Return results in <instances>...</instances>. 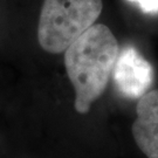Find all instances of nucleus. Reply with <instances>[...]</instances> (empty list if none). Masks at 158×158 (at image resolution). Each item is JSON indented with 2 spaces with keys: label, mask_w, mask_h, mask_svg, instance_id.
Masks as SVG:
<instances>
[{
  "label": "nucleus",
  "mask_w": 158,
  "mask_h": 158,
  "mask_svg": "<svg viewBox=\"0 0 158 158\" xmlns=\"http://www.w3.org/2000/svg\"><path fill=\"white\" fill-rule=\"evenodd\" d=\"M131 128L138 149L147 158H158V89L148 90L138 98Z\"/></svg>",
  "instance_id": "obj_4"
},
{
  "label": "nucleus",
  "mask_w": 158,
  "mask_h": 158,
  "mask_svg": "<svg viewBox=\"0 0 158 158\" xmlns=\"http://www.w3.org/2000/svg\"><path fill=\"white\" fill-rule=\"evenodd\" d=\"M138 4L141 10L145 13H158V0H129Z\"/></svg>",
  "instance_id": "obj_5"
},
{
  "label": "nucleus",
  "mask_w": 158,
  "mask_h": 158,
  "mask_svg": "<svg viewBox=\"0 0 158 158\" xmlns=\"http://www.w3.org/2000/svg\"><path fill=\"white\" fill-rule=\"evenodd\" d=\"M119 46L110 28L94 23L63 52L64 69L75 90V109L81 115L90 110L111 77Z\"/></svg>",
  "instance_id": "obj_1"
},
{
  "label": "nucleus",
  "mask_w": 158,
  "mask_h": 158,
  "mask_svg": "<svg viewBox=\"0 0 158 158\" xmlns=\"http://www.w3.org/2000/svg\"><path fill=\"white\" fill-rule=\"evenodd\" d=\"M102 10V0H42L36 23L40 48L52 55L63 54L96 23Z\"/></svg>",
  "instance_id": "obj_2"
},
{
  "label": "nucleus",
  "mask_w": 158,
  "mask_h": 158,
  "mask_svg": "<svg viewBox=\"0 0 158 158\" xmlns=\"http://www.w3.org/2000/svg\"><path fill=\"white\" fill-rule=\"evenodd\" d=\"M115 85L122 95L139 98L152 85L151 64L134 47L127 46L119 51L113 69Z\"/></svg>",
  "instance_id": "obj_3"
}]
</instances>
